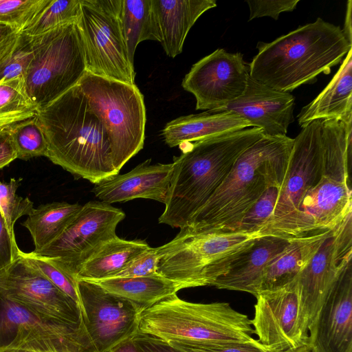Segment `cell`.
Returning a JSON list of instances; mask_svg holds the SVG:
<instances>
[{
	"label": "cell",
	"instance_id": "obj_37",
	"mask_svg": "<svg viewBox=\"0 0 352 352\" xmlns=\"http://www.w3.org/2000/svg\"><path fill=\"white\" fill-rule=\"evenodd\" d=\"M281 185H269L243 217L237 230L248 232L261 231L271 218L278 201Z\"/></svg>",
	"mask_w": 352,
	"mask_h": 352
},
{
	"label": "cell",
	"instance_id": "obj_21",
	"mask_svg": "<svg viewBox=\"0 0 352 352\" xmlns=\"http://www.w3.org/2000/svg\"><path fill=\"white\" fill-rule=\"evenodd\" d=\"M151 162L148 159L126 173H117L94 184L92 192L101 201L109 204L137 198L153 199L164 204L173 164H151Z\"/></svg>",
	"mask_w": 352,
	"mask_h": 352
},
{
	"label": "cell",
	"instance_id": "obj_25",
	"mask_svg": "<svg viewBox=\"0 0 352 352\" xmlns=\"http://www.w3.org/2000/svg\"><path fill=\"white\" fill-rule=\"evenodd\" d=\"M251 126L248 121L236 113L206 111L170 121L162 130V135L168 146L175 147L183 143Z\"/></svg>",
	"mask_w": 352,
	"mask_h": 352
},
{
	"label": "cell",
	"instance_id": "obj_18",
	"mask_svg": "<svg viewBox=\"0 0 352 352\" xmlns=\"http://www.w3.org/2000/svg\"><path fill=\"white\" fill-rule=\"evenodd\" d=\"M249 76L242 54L217 49L192 65L182 86L195 96L196 109L206 111L223 107L240 97Z\"/></svg>",
	"mask_w": 352,
	"mask_h": 352
},
{
	"label": "cell",
	"instance_id": "obj_34",
	"mask_svg": "<svg viewBox=\"0 0 352 352\" xmlns=\"http://www.w3.org/2000/svg\"><path fill=\"white\" fill-rule=\"evenodd\" d=\"M19 254L80 307L78 280L75 276L63 267L54 258L39 256L33 252H24L21 250Z\"/></svg>",
	"mask_w": 352,
	"mask_h": 352
},
{
	"label": "cell",
	"instance_id": "obj_23",
	"mask_svg": "<svg viewBox=\"0 0 352 352\" xmlns=\"http://www.w3.org/2000/svg\"><path fill=\"white\" fill-rule=\"evenodd\" d=\"M166 54L175 58L182 53L186 37L196 21L217 6L215 0H152Z\"/></svg>",
	"mask_w": 352,
	"mask_h": 352
},
{
	"label": "cell",
	"instance_id": "obj_26",
	"mask_svg": "<svg viewBox=\"0 0 352 352\" xmlns=\"http://www.w3.org/2000/svg\"><path fill=\"white\" fill-rule=\"evenodd\" d=\"M331 230L292 238L266 267L261 292L281 288L294 280L316 254Z\"/></svg>",
	"mask_w": 352,
	"mask_h": 352
},
{
	"label": "cell",
	"instance_id": "obj_46",
	"mask_svg": "<svg viewBox=\"0 0 352 352\" xmlns=\"http://www.w3.org/2000/svg\"><path fill=\"white\" fill-rule=\"evenodd\" d=\"M352 1H348L346 6V16L344 24V28L342 29L344 36L346 40L352 44V26H351V10H352Z\"/></svg>",
	"mask_w": 352,
	"mask_h": 352
},
{
	"label": "cell",
	"instance_id": "obj_39",
	"mask_svg": "<svg viewBox=\"0 0 352 352\" xmlns=\"http://www.w3.org/2000/svg\"><path fill=\"white\" fill-rule=\"evenodd\" d=\"M184 352H270L256 339L251 342L219 344H206L188 341L168 342Z\"/></svg>",
	"mask_w": 352,
	"mask_h": 352
},
{
	"label": "cell",
	"instance_id": "obj_14",
	"mask_svg": "<svg viewBox=\"0 0 352 352\" xmlns=\"http://www.w3.org/2000/svg\"><path fill=\"white\" fill-rule=\"evenodd\" d=\"M333 120L312 121L294 138L289 164L271 218L261 230L290 214L304 194L325 175V162Z\"/></svg>",
	"mask_w": 352,
	"mask_h": 352
},
{
	"label": "cell",
	"instance_id": "obj_40",
	"mask_svg": "<svg viewBox=\"0 0 352 352\" xmlns=\"http://www.w3.org/2000/svg\"><path fill=\"white\" fill-rule=\"evenodd\" d=\"M157 248L149 247L135 256L124 269L114 277H142L157 274Z\"/></svg>",
	"mask_w": 352,
	"mask_h": 352
},
{
	"label": "cell",
	"instance_id": "obj_10",
	"mask_svg": "<svg viewBox=\"0 0 352 352\" xmlns=\"http://www.w3.org/2000/svg\"><path fill=\"white\" fill-rule=\"evenodd\" d=\"M33 348L54 352H98L85 326L39 318L0 294V350Z\"/></svg>",
	"mask_w": 352,
	"mask_h": 352
},
{
	"label": "cell",
	"instance_id": "obj_44",
	"mask_svg": "<svg viewBox=\"0 0 352 352\" xmlns=\"http://www.w3.org/2000/svg\"><path fill=\"white\" fill-rule=\"evenodd\" d=\"M19 34L12 28L0 23V66L12 53Z\"/></svg>",
	"mask_w": 352,
	"mask_h": 352
},
{
	"label": "cell",
	"instance_id": "obj_15",
	"mask_svg": "<svg viewBox=\"0 0 352 352\" xmlns=\"http://www.w3.org/2000/svg\"><path fill=\"white\" fill-rule=\"evenodd\" d=\"M124 217V212L111 204L89 201L55 241L33 252L54 258L76 277L82 263L104 243L117 236V226Z\"/></svg>",
	"mask_w": 352,
	"mask_h": 352
},
{
	"label": "cell",
	"instance_id": "obj_3",
	"mask_svg": "<svg viewBox=\"0 0 352 352\" xmlns=\"http://www.w3.org/2000/svg\"><path fill=\"white\" fill-rule=\"evenodd\" d=\"M36 117L52 163L94 184L119 173L106 131L78 83L38 109Z\"/></svg>",
	"mask_w": 352,
	"mask_h": 352
},
{
	"label": "cell",
	"instance_id": "obj_5",
	"mask_svg": "<svg viewBox=\"0 0 352 352\" xmlns=\"http://www.w3.org/2000/svg\"><path fill=\"white\" fill-rule=\"evenodd\" d=\"M138 332L166 342L206 344L251 342L250 319L228 302L198 303L177 294L142 311Z\"/></svg>",
	"mask_w": 352,
	"mask_h": 352
},
{
	"label": "cell",
	"instance_id": "obj_17",
	"mask_svg": "<svg viewBox=\"0 0 352 352\" xmlns=\"http://www.w3.org/2000/svg\"><path fill=\"white\" fill-rule=\"evenodd\" d=\"M256 298L250 321L256 340L266 350L294 352L307 345L296 278L281 288L261 292Z\"/></svg>",
	"mask_w": 352,
	"mask_h": 352
},
{
	"label": "cell",
	"instance_id": "obj_35",
	"mask_svg": "<svg viewBox=\"0 0 352 352\" xmlns=\"http://www.w3.org/2000/svg\"><path fill=\"white\" fill-rule=\"evenodd\" d=\"M50 0H0V23L21 34Z\"/></svg>",
	"mask_w": 352,
	"mask_h": 352
},
{
	"label": "cell",
	"instance_id": "obj_12",
	"mask_svg": "<svg viewBox=\"0 0 352 352\" xmlns=\"http://www.w3.org/2000/svg\"><path fill=\"white\" fill-rule=\"evenodd\" d=\"M0 294L44 320L64 324L82 321L78 305L19 252V257L0 271Z\"/></svg>",
	"mask_w": 352,
	"mask_h": 352
},
{
	"label": "cell",
	"instance_id": "obj_9",
	"mask_svg": "<svg viewBox=\"0 0 352 352\" xmlns=\"http://www.w3.org/2000/svg\"><path fill=\"white\" fill-rule=\"evenodd\" d=\"M86 72L135 85L120 22L122 0H80Z\"/></svg>",
	"mask_w": 352,
	"mask_h": 352
},
{
	"label": "cell",
	"instance_id": "obj_29",
	"mask_svg": "<svg viewBox=\"0 0 352 352\" xmlns=\"http://www.w3.org/2000/svg\"><path fill=\"white\" fill-rule=\"evenodd\" d=\"M78 203L54 201L40 205L28 216L22 226L28 229L38 252L55 241L82 208Z\"/></svg>",
	"mask_w": 352,
	"mask_h": 352
},
{
	"label": "cell",
	"instance_id": "obj_16",
	"mask_svg": "<svg viewBox=\"0 0 352 352\" xmlns=\"http://www.w3.org/2000/svg\"><path fill=\"white\" fill-rule=\"evenodd\" d=\"M82 320L98 352H108L138 332L143 307L78 279Z\"/></svg>",
	"mask_w": 352,
	"mask_h": 352
},
{
	"label": "cell",
	"instance_id": "obj_19",
	"mask_svg": "<svg viewBox=\"0 0 352 352\" xmlns=\"http://www.w3.org/2000/svg\"><path fill=\"white\" fill-rule=\"evenodd\" d=\"M311 352H352V265L350 263L309 329Z\"/></svg>",
	"mask_w": 352,
	"mask_h": 352
},
{
	"label": "cell",
	"instance_id": "obj_43",
	"mask_svg": "<svg viewBox=\"0 0 352 352\" xmlns=\"http://www.w3.org/2000/svg\"><path fill=\"white\" fill-rule=\"evenodd\" d=\"M132 339L141 352H184L166 341L140 332H137Z\"/></svg>",
	"mask_w": 352,
	"mask_h": 352
},
{
	"label": "cell",
	"instance_id": "obj_41",
	"mask_svg": "<svg viewBox=\"0 0 352 352\" xmlns=\"http://www.w3.org/2000/svg\"><path fill=\"white\" fill-rule=\"evenodd\" d=\"M300 0H246L250 9L248 21L263 16L277 20L280 13L293 11Z\"/></svg>",
	"mask_w": 352,
	"mask_h": 352
},
{
	"label": "cell",
	"instance_id": "obj_4",
	"mask_svg": "<svg viewBox=\"0 0 352 352\" xmlns=\"http://www.w3.org/2000/svg\"><path fill=\"white\" fill-rule=\"evenodd\" d=\"M351 44L338 25L317 18L270 43L259 41L248 65L249 76L278 91L289 92L329 74Z\"/></svg>",
	"mask_w": 352,
	"mask_h": 352
},
{
	"label": "cell",
	"instance_id": "obj_33",
	"mask_svg": "<svg viewBox=\"0 0 352 352\" xmlns=\"http://www.w3.org/2000/svg\"><path fill=\"white\" fill-rule=\"evenodd\" d=\"M17 153V158L28 160L47 154V142L36 117L8 127Z\"/></svg>",
	"mask_w": 352,
	"mask_h": 352
},
{
	"label": "cell",
	"instance_id": "obj_8",
	"mask_svg": "<svg viewBox=\"0 0 352 352\" xmlns=\"http://www.w3.org/2000/svg\"><path fill=\"white\" fill-rule=\"evenodd\" d=\"M30 39L32 58L24 80L38 110L79 82L86 72L85 52L77 22Z\"/></svg>",
	"mask_w": 352,
	"mask_h": 352
},
{
	"label": "cell",
	"instance_id": "obj_31",
	"mask_svg": "<svg viewBox=\"0 0 352 352\" xmlns=\"http://www.w3.org/2000/svg\"><path fill=\"white\" fill-rule=\"evenodd\" d=\"M23 78L0 81V129L36 116Z\"/></svg>",
	"mask_w": 352,
	"mask_h": 352
},
{
	"label": "cell",
	"instance_id": "obj_2",
	"mask_svg": "<svg viewBox=\"0 0 352 352\" xmlns=\"http://www.w3.org/2000/svg\"><path fill=\"white\" fill-rule=\"evenodd\" d=\"M264 135L254 126L179 145L160 223L179 229L210 198L239 156Z\"/></svg>",
	"mask_w": 352,
	"mask_h": 352
},
{
	"label": "cell",
	"instance_id": "obj_32",
	"mask_svg": "<svg viewBox=\"0 0 352 352\" xmlns=\"http://www.w3.org/2000/svg\"><path fill=\"white\" fill-rule=\"evenodd\" d=\"M80 14V0H50L23 33L30 36L43 34L58 26L77 22Z\"/></svg>",
	"mask_w": 352,
	"mask_h": 352
},
{
	"label": "cell",
	"instance_id": "obj_28",
	"mask_svg": "<svg viewBox=\"0 0 352 352\" xmlns=\"http://www.w3.org/2000/svg\"><path fill=\"white\" fill-rule=\"evenodd\" d=\"M89 281L95 283L108 292L129 300L144 309L185 289L182 284L159 274L142 277H113Z\"/></svg>",
	"mask_w": 352,
	"mask_h": 352
},
{
	"label": "cell",
	"instance_id": "obj_49",
	"mask_svg": "<svg viewBox=\"0 0 352 352\" xmlns=\"http://www.w3.org/2000/svg\"><path fill=\"white\" fill-rule=\"evenodd\" d=\"M294 352H311L307 346H303Z\"/></svg>",
	"mask_w": 352,
	"mask_h": 352
},
{
	"label": "cell",
	"instance_id": "obj_13",
	"mask_svg": "<svg viewBox=\"0 0 352 352\" xmlns=\"http://www.w3.org/2000/svg\"><path fill=\"white\" fill-rule=\"evenodd\" d=\"M351 198L350 180L322 175L294 210L263 234L292 239L331 230L352 212Z\"/></svg>",
	"mask_w": 352,
	"mask_h": 352
},
{
	"label": "cell",
	"instance_id": "obj_36",
	"mask_svg": "<svg viewBox=\"0 0 352 352\" xmlns=\"http://www.w3.org/2000/svg\"><path fill=\"white\" fill-rule=\"evenodd\" d=\"M21 178H11L8 182H0V209L10 234L15 237L14 226L22 216H29L34 210V203L28 197L16 193Z\"/></svg>",
	"mask_w": 352,
	"mask_h": 352
},
{
	"label": "cell",
	"instance_id": "obj_20",
	"mask_svg": "<svg viewBox=\"0 0 352 352\" xmlns=\"http://www.w3.org/2000/svg\"><path fill=\"white\" fill-rule=\"evenodd\" d=\"M294 97L274 89L250 76L243 94L212 113L232 112L262 129L264 135L285 136L294 121Z\"/></svg>",
	"mask_w": 352,
	"mask_h": 352
},
{
	"label": "cell",
	"instance_id": "obj_45",
	"mask_svg": "<svg viewBox=\"0 0 352 352\" xmlns=\"http://www.w3.org/2000/svg\"><path fill=\"white\" fill-rule=\"evenodd\" d=\"M15 159H17V153L9 128L1 129H0V169Z\"/></svg>",
	"mask_w": 352,
	"mask_h": 352
},
{
	"label": "cell",
	"instance_id": "obj_6",
	"mask_svg": "<svg viewBox=\"0 0 352 352\" xmlns=\"http://www.w3.org/2000/svg\"><path fill=\"white\" fill-rule=\"evenodd\" d=\"M265 235L261 231L194 232L182 228L173 239L156 248L157 273L184 288L212 286L243 252Z\"/></svg>",
	"mask_w": 352,
	"mask_h": 352
},
{
	"label": "cell",
	"instance_id": "obj_24",
	"mask_svg": "<svg viewBox=\"0 0 352 352\" xmlns=\"http://www.w3.org/2000/svg\"><path fill=\"white\" fill-rule=\"evenodd\" d=\"M297 118L301 128L318 120H336L346 124L352 121V48L329 83L301 109Z\"/></svg>",
	"mask_w": 352,
	"mask_h": 352
},
{
	"label": "cell",
	"instance_id": "obj_47",
	"mask_svg": "<svg viewBox=\"0 0 352 352\" xmlns=\"http://www.w3.org/2000/svg\"><path fill=\"white\" fill-rule=\"evenodd\" d=\"M108 352H141L132 338L119 343Z\"/></svg>",
	"mask_w": 352,
	"mask_h": 352
},
{
	"label": "cell",
	"instance_id": "obj_42",
	"mask_svg": "<svg viewBox=\"0 0 352 352\" xmlns=\"http://www.w3.org/2000/svg\"><path fill=\"white\" fill-rule=\"evenodd\" d=\"M19 250L16 239L9 232L0 211V271L6 268L19 257Z\"/></svg>",
	"mask_w": 352,
	"mask_h": 352
},
{
	"label": "cell",
	"instance_id": "obj_48",
	"mask_svg": "<svg viewBox=\"0 0 352 352\" xmlns=\"http://www.w3.org/2000/svg\"><path fill=\"white\" fill-rule=\"evenodd\" d=\"M0 352H54L39 349L33 348H16L0 350Z\"/></svg>",
	"mask_w": 352,
	"mask_h": 352
},
{
	"label": "cell",
	"instance_id": "obj_22",
	"mask_svg": "<svg viewBox=\"0 0 352 352\" xmlns=\"http://www.w3.org/2000/svg\"><path fill=\"white\" fill-rule=\"evenodd\" d=\"M292 239L269 234L258 238L232 262L228 272L219 277L212 286L248 292L256 297L260 293L266 267Z\"/></svg>",
	"mask_w": 352,
	"mask_h": 352
},
{
	"label": "cell",
	"instance_id": "obj_27",
	"mask_svg": "<svg viewBox=\"0 0 352 352\" xmlns=\"http://www.w3.org/2000/svg\"><path fill=\"white\" fill-rule=\"evenodd\" d=\"M149 247L145 241H129L116 236L104 243L82 263L76 278L96 280L114 277Z\"/></svg>",
	"mask_w": 352,
	"mask_h": 352
},
{
	"label": "cell",
	"instance_id": "obj_1",
	"mask_svg": "<svg viewBox=\"0 0 352 352\" xmlns=\"http://www.w3.org/2000/svg\"><path fill=\"white\" fill-rule=\"evenodd\" d=\"M294 142V138L287 135H264L252 144L182 228L194 232L237 231L243 217L266 188L273 184L282 186Z\"/></svg>",
	"mask_w": 352,
	"mask_h": 352
},
{
	"label": "cell",
	"instance_id": "obj_11",
	"mask_svg": "<svg viewBox=\"0 0 352 352\" xmlns=\"http://www.w3.org/2000/svg\"><path fill=\"white\" fill-rule=\"evenodd\" d=\"M352 212L331 230L296 278L300 320L308 331L330 292L352 258Z\"/></svg>",
	"mask_w": 352,
	"mask_h": 352
},
{
	"label": "cell",
	"instance_id": "obj_38",
	"mask_svg": "<svg viewBox=\"0 0 352 352\" xmlns=\"http://www.w3.org/2000/svg\"><path fill=\"white\" fill-rule=\"evenodd\" d=\"M32 58L30 36L21 33L10 57L0 66V81L25 77Z\"/></svg>",
	"mask_w": 352,
	"mask_h": 352
},
{
	"label": "cell",
	"instance_id": "obj_7",
	"mask_svg": "<svg viewBox=\"0 0 352 352\" xmlns=\"http://www.w3.org/2000/svg\"><path fill=\"white\" fill-rule=\"evenodd\" d=\"M78 85L102 122L117 172L140 150L146 122L144 96L136 85L85 72Z\"/></svg>",
	"mask_w": 352,
	"mask_h": 352
},
{
	"label": "cell",
	"instance_id": "obj_30",
	"mask_svg": "<svg viewBox=\"0 0 352 352\" xmlns=\"http://www.w3.org/2000/svg\"><path fill=\"white\" fill-rule=\"evenodd\" d=\"M120 22L129 58L134 65L135 49L140 42L161 41L152 0H122Z\"/></svg>",
	"mask_w": 352,
	"mask_h": 352
}]
</instances>
